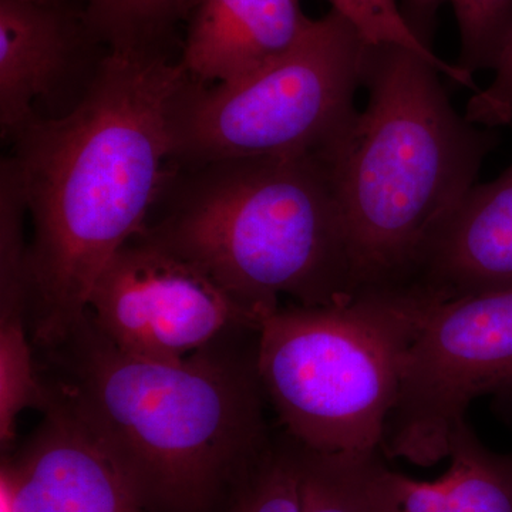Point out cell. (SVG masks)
Returning <instances> with one entry per match:
<instances>
[{"label": "cell", "instance_id": "obj_1", "mask_svg": "<svg viewBox=\"0 0 512 512\" xmlns=\"http://www.w3.org/2000/svg\"><path fill=\"white\" fill-rule=\"evenodd\" d=\"M187 73L171 56L109 52L82 100L13 138L33 239L29 332L50 349L83 319L103 269L146 228L171 161V110Z\"/></svg>", "mask_w": 512, "mask_h": 512}, {"label": "cell", "instance_id": "obj_12", "mask_svg": "<svg viewBox=\"0 0 512 512\" xmlns=\"http://www.w3.org/2000/svg\"><path fill=\"white\" fill-rule=\"evenodd\" d=\"M311 22L301 0H197L178 60L194 82H232L288 52Z\"/></svg>", "mask_w": 512, "mask_h": 512}, {"label": "cell", "instance_id": "obj_2", "mask_svg": "<svg viewBox=\"0 0 512 512\" xmlns=\"http://www.w3.org/2000/svg\"><path fill=\"white\" fill-rule=\"evenodd\" d=\"M258 335L163 362L116 348L86 312L43 379L148 512H215L274 440Z\"/></svg>", "mask_w": 512, "mask_h": 512}, {"label": "cell", "instance_id": "obj_19", "mask_svg": "<svg viewBox=\"0 0 512 512\" xmlns=\"http://www.w3.org/2000/svg\"><path fill=\"white\" fill-rule=\"evenodd\" d=\"M460 28L458 66L467 72L495 70L512 40V0H448Z\"/></svg>", "mask_w": 512, "mask_h": 512}, {"label": "cell", "instance_id": "obj_4", "mask_svg": "<svg viewBox=\"0 0 512 512\" xmlns=\"http://www.w3.org/2000/svg\"><path fill=\"white\" fill-rule=\"evenodd\" d=\"M154 211L141 237L198 266L261 320L281 308V295L308 308L356 298L319 154L170 163Z\"/></svg>", "mask_w": 512, "mask_h": 512}, {"label": "cell", "instance_id": "obj_15", "mask_svg": "<svg viewBox=\"0 0 512 512\" xmlns=\"http://www.w3.org/2000/svg\"><path fill=\"white\" fill-rule=\"evenodd\" d=\"M32 346L28 313L0 311V443L6 451L15 441L20 414L28 409L45 413L53 402Z\"/></svg>", "mask_w": 512, "mask_h": 512}, {"label": "cell", "instance_id": "obj_20", "mask_svg": "<svg viewBox=\"0 0 512 512\" xmlns=\"http://www.w3.org/2000/svg\"><path fill=\"white\" fill-rule=\"evenodd\" d=\"M493 82L468 101L466 119L485 128L512 123V40L494 70Z\"/></svg>", "mask_w": 512, "mask_h": 512}, {"label": "cell", "instance_id": "obj_3", "mask_svg": "<svg viewBox=\"0 0 512 512\" xmlns=\"http://www.w3.org/2000/svg\"><path fill=\"white\" fill-rule=\"evenodd\" d=\"M440 74L413 50L367 45L365 109L319 154L345 225L355 296L407 288L495 146L491 128L451 106Z\"/></svg>", "mask_w": 512, "mask_h": 512}, {"label": "cell", "instance_id": "obj_7", "mask_svg": "<svg viewBox=\"0 0 512 512\" xmlns=\"http://www.w3.org/2000/svg\"><path fill=\"white\" fill-rule=\"evenodd\" d=\"M481 396L512 403V289L431 303L404 357L382 454L434 466Z\"/></svg>", "mask_w": 512, "mask_h": 512}, {"label": "cell", "instance_id": "obj_17", "mask_svg": "<svg viewBox=\"0 0 512 512\" xmlns=\"http://www.w3.org/2000/svg\"><path fill=\"white\" fill-rule=\"evenodd\" d=\"M333 12L342 16L370 46H400L413 50L439 64L444 76L461 86L474 89L473 73L458 64L440 59L431 50L426 37L414 20L400 8L397 0H328Z\"/></svg>", "mask_w": 512, "mask_h": 512}, {"label": "cell", "instance_id": "obj_9", "mask_svg": "<svg viewBox=\"0 0 512 512\" xmlns=\"http://www.w3.org/2000/svg\"><path fill=\"white\" fill-rule=\"evenodd\" d=\"M110 50L74 0H0V128L13 140L40 103L80 97Z\"/></svg>", "mask_w": 512, "mask_h": 512}, {"label": "cell", "instance_id": "obj_21", "mask_svg": "<svg viewBox=\"0 0 512 512\" xmlns=\"http://www.w3.org/2000/svg\"><path fill=\"white\" fill-rule=\"evenodd\" d=\"M74 2H79L82 3V5H84V3H86V0H74Z\"/></svg>", "mask_w": 512, "mask_h": 512}, {"label": "cell", "instance_id": "obj_10", "mask_svg": "<svg viewBox=\"0 0 512 512\" xmlns=\"http://www.w3.org/2000/svg\"><path fill=\"white\" fill-rule=\"evenodd\" d=\"M43 414L19 456L3 457L13 512H148L62 404Z\"/></svg>", "mask_w": 512, "mask_h": 512}, {"label": "cell", "instance_id": "obj_16", "mask_svg": "<svg viewBox=\"0 0 512 512\" xmlns=\"http://www.w3.org/2000/svg\"><path fill=\"white\" fill-rule=\"evenodd\" d=\"M293 443L301 512H370L365 495V464L372 454L319 453L295 440Z\"/></svg>", "mask_w": 512, "mask_h": 512}, {"label": "cell", "instance_id": "obj_14", "mask_svg": "<svg viewBox=\"0 0 512 512\" xmlns=\"http://www.w3.org/2000/svg\"><path fill=\"white\" fill-rule=\"evenodd\" d=\"M197 0H86L87 19L110 52L171 56Z\"/></svg>", "mask_w": 512, "mask_h": 512}, {"label": "cell", "instance_id": "obj_11", "mask_svg": "<svg viewBox=\"0 0 512 512\" xmlns=\"http://www.w3.org/2000/svg\"><path fill=\"white\" fill-rule=\"evenodd\" d=\"M512 289V164L476 184L424 248L406 291L431 303Z\"/></svg>", "mask_w": 512, "mask_h": 512}, {"label": "cell", "instance_id": "obj_13", "mask_svg": "<svg viewBox=\"0 0 512 512\" xmlns=\"http://www.w3.org/2000/svg\"><path fill=\"white\" fill-rule=\"evenodd\" d=\"M450 467L434 481H419L367 457L365 495L370 512H512V453L484 446L467 420L451 433Z\"/></svg>", "mask_w": 512, "mask_h": 512}, {"label": "cell", "instance_id": "obj_6", "mask_svg": "<svg viewBox=\"0 0 512 512\" xmlns=\"http://www.w3.org/2000/svg\"><path fill=\"white\" fill-rule=\"evenodd\" d=\"M367 43L338 13L312 19L278 59L232 82L190 77L171 110V164L320 154L356 116Z\"/></svg>", "mask_w": 512, "mask_h": 512}, {"label": "cell", "instance_id": "obj_8", "mask_svg": "<svg viewBox=\"0 0 512 512\" xmlns=\"http://www.w3.org/2000/svg\"><path fill=\"white\" fill-rule=\"evenodd\" d=\"M87 316L116 348L163 362L256 335L264 323L198 266L141 235L103 269Z\"/></svg>", "mask_w": 512, "mask_h": 512}, {"label": "cell", "instance_id": "obj_5", "mask_svg": "<svg viewBox=\"0 0 512 512\" xmlns=\"http://www.w3.org/2000/svg\"><path fill=\"white\" fill-rule=\"evenodd\" d=\"M430 305L410 291H387L269 315L256 370L285 434L319 453H382L404 357Z\"/></svg>", "mask_w": 512, "mask_h": 512}, {"label": "cell", "instance_id": "obj_18", "mask_svg": "<svg viewBox=\"0 0 512 512\" xmlns=\"http://www.w3.org/2000/svg\"><path fill=\"white\" fill-rule=\"evenodd\" d=\"M224 512H301L295 443L288 434L272 440L235 485Z\"/></svg>", "mask_w": 512, "mask_h": 512}]
</instances>
